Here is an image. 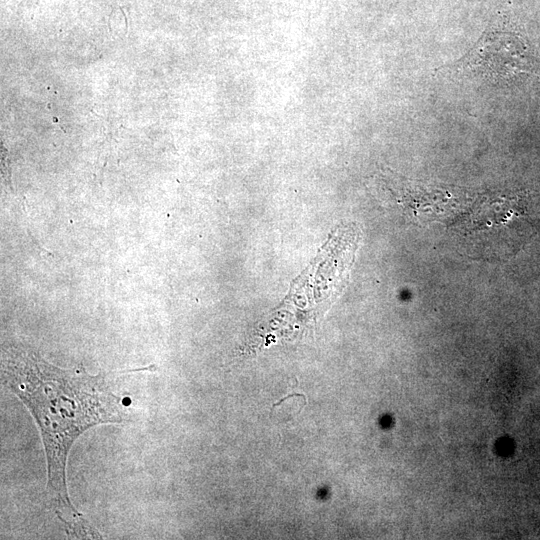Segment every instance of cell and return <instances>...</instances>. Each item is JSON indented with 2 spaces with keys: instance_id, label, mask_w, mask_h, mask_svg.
<instances>
[{
  "instance_id": "obj_2",
  "label": "cell",
  "mask_w": 540,
  "mask_h": 540,
  "mask_svg": "<svg viewBox=\"0 0 540 540\" xmlns=\"http://www.w3.org/2000/svg\"><path fill=\"white\" fill-rule=\"evenodd\" d=\"M524 48L510 33L486 32L466 55L470 69L489 81L506 80L521 72Z\"/></svg>"
},
{
  "instance_id": "obj_1",
  "label": "cell",
  "mask_w": 540,
  "mask_h": 540,
  "mask_svg": "<svg viewBox=\"0 0 540 540\" xmlns=\"http://www.w3.org/2000/svg\"><path fill=\"white\" fill-rule=\"evenodd\" d=\"M2 381L26 405L40 430L47 458L50 507L69 535L101 538L69 499L66 462L72 444L85 430L125 420L123 399L108 389L101 375L58 368L24 349L5 351Z\"/></svg>"
}]
</instances>
